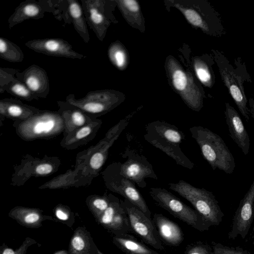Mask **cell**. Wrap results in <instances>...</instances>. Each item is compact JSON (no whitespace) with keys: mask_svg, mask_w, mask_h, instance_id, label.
Returning <instances> with one entry per match:
<instances>
[{"mask_svg":"<svg viewBox=\"0 0 254 254\" xmlns=\"http://www.w3.org/2000/svg\"><path fill=\"white\" fill-rule=\"evenodd\" d=\"M224 114L231 137L244 154L247 155L250 150V139L240 115L228 102L225 103Z\"/></svg>","mask_w":254,"mask_h":254,"instance_id":"17","label":"cell"},{"mask_svg":"<svg viewBox=\"0 0 254 254\" xmlns=\"http://www.w3.org/2000/svg\"><path fill=\"white\" fill-rule=\"evenodd\" d=\"M152 221L158 236L166 244L177 246L183 242V233L178 224L162 214H154Z\"/></svg>","mask_w":254,"mask_h":254,"instance_id":"18","label":"cell"},{"mask_svg":"<svg viewBox=\"0 0 254 254\" xmlns=\"http://www.w3.org/2000/svg\"><path fill=\"white\" fill-rule=\"evenodd\" d=\"M4 91L20 99L27 101L38 99L28 88L16 78L0 89V93Z\"/></svg>","mask_w":254,"mask_h":254,"instance_id":"25","label":"cell"},{"mask_svg":"<svg viewBox=\"0 0 254 254\" xmlns=\"http://www.w3.org/2000/svg\"><path fill=\"white\" fill-rule=\"evenodd\" d=\"M26 0L19 3L8 18V26L11 29L16 25L29 19L38 20L44 17L47 12L57 15L59 0Z\"/></svg>","mask_w":254,"mask_h":254,"instance_id":"13","label":"cell"},{"mask_svg":"<svg viewBox=\"0 0 254 254\" xmlns=\"http://www.w3.org/2000/svg\"><path fill=\"white\" fill-rule=\"evenodd\" d=\"M115 242L126 254H160L128 233L117 234Z\"/></svg>","mask_w":254,"mask_h":254,"instance_id":"22","label":"cell"},{"mask_svg":"<svg viewBox=\"0 0 254 254\" xmlns=\"http://www.w3.org/2000/svg\"><path fill=\"white\" fill-rule=\"evenodd\" d=\"M25 45L36 52L51 56L79 60L87 57L74 51L68 42L61 38L33 39L26 42Z\"/></svg>","mask_w":254,"mask_h":254,"instance_id":"15","label":"cell"},{"mask_svg":"<svg viewBox=\"0 0 254 254\" xmlns=\"http://www.w3.org/2000/svg\"><path fill=\"white\" fill-rule=\"evenodd\" d=\"M53 170V167L49 164H43L38 165L36 168V172L40 175H47Z\"/></svg>","mask_w":254,"mask_h":254,"instance_id":"32","label":"cell"},{"mask_svg":"<svg viewBox=\"0 0 254 254\" xmlns=\"http://www.w3.org/2000/svg\"><path fill=\"white\" fill-rule=\"evenodd\" d=\"M189 130L213 170L218 169L228 174L234 172L236 167L234 157L219 135L200 126L191 127Z\"/></svg>","mask_w":254,"mask_h":254,"instance_id":"3","label":"cell"},{"mask_svg":"<svg viewBox=\"0 0 254 254\" xmlns=\"http://www.w3.org/2000/svg\"><path fill=\"white\" fill-rule=\"evenodd\" d=\"M149 194L158 205L194 229L202 232L208 230L210 227L195 210L184 203L166 189L151 188Z\"/></svg>","mask_w":254,"mask_h":254,"instance_id":"7","label":"cell"},{"mask_svg":"<svg viewBox=\"0 0 254 254\" xmlns=\"http://www.w3.org/2000/svg\"><path fill=\"white\" fill-rule=\"evenodd\" d=\"M107 183L111 190L128 200L151 219V212L145 200L135 187V184L121 174L119 162L110 166Z\"/></svg>","mask_w":254,"mask_h":254,"instance_id":"11","label":"cell"},{"mask_svg":"<svg viewBox=\"0 0 254 254\" xmlns=\"http://www.w3.org/2000/svg\"><path fill=\"white\" fill-rule=\"evenodd\" d=\"M249 105L250 107V114L254 121V99L250 98L249 99Z\"/></svg>","mask_w":254,"mask_h":254,"instance_id":"37","label":"cell"},{"mask_svg":"<svg viewBox=\"0 0 254 254\" xmlns=\"http://www.w3.org/2000/svg\"><path fill=\"white\" fill-rule=\"evenodd\" d=\"M72 244L74 248L78 251L82 250L84 247V241L79 237H76L72 240Z\"/></svg>","mask_w":254,"mask_h":254,"instance_id":"35","label":"cell"},{"mask_svg":"<svg viewBox=\"0 0 254 254\" xmlns=\"http://www.w3.org/2000/svg\"><path fill=\"white\" fill-rule=\"evenodd\" d=\"M253 244L254 245V241L253 242Z\"/></svg>","mask_w":254,"mask_h":254,"instance_id":"41","label":"cell"},{"mask_svg":"<svg viewBox=\"0 0 254 254\" xmlns=\"http://www.w3.org/2000/svg\"><path fill=\"white\" fill-rule=\"evenodd\" d=\"M210 254H251L239 247H229L220 243H214Z\"/></svg>","mask_w":254,"mask_h":254,"instance_id":"28","label":"cell"},{"mask_svg":"<svg viewBox=\"0 0 254 254\" xmlns=\"http://www.w3.org/2000/svg\"><path fill=\"white\" fill-rule=\"evenodd\" d=\"M3 254H14V253L12 250L7 249L4 251Z\"/></svg>","mask_w":254,"mask_h":254,"instance_id":"39","label":"cell"},{"mask_svg":"<svg viewBox=\"0 0 254 254\" xmlns=\"http://www.w3.org/2000/svg\"><path fill=\"white\" fill-rule=\"evenodd\" d=\"M65 4L64 12L67 15L68 24H72L74 29L84 43L88 44L90 36L81 4L76 0H66Z\"/></svg>","mask_w":254,"mask_h":254,"instance_id":"19","label":"cell"},{"mask_svg":"<svg viewBox=\"0 0 254 254\" xmlns=\"http://www.w3.org/2000/svg\"><path fill=\"white\" fill-rule=\"evenodd\" d=\"M91 129L88 126H85L79 130L76 134V137L80 139L88 136L91 132Z\"/></svg>","mask_w":254,"mask_h":254,"instance_id":"34","label":"cell"},{"mask_svg":"<svg viewBox=\"0 0 254 254\" xmlns=\"http://www.w3.org/2000/svg\"><path fill=\"white\" fill-rule=\"evenodd\" d=\"M121 201L127 212L130 229L147 244L155 249L163 250L164 247L151 220L128 200Z\"/></svg>","mask_w":254,"mask_h":254,"instance_id":"12","label":"cell"},{"mask_svg":"<svg viewBox=\"0 0 254 254\" xmlns=\"http://www.w3.org/2000/svg\"><path fill=\"white\" fill-rule=\"evenodd\" d=\"M145 140L172 158L178 165L189 169L194 166L182 151L180 145L185 134L177 127L163 121H154L145 126Z\"/></svg>","mask_w":254,"mask_h":254,"instance_id":"1","label":"cell"},{"mask_svg":"<svg viewBox=\"0 0 254 254\" xmlns=\"http://www.w3.org/2000/svg\"><path fill=\"white\" fill-rule=\"evenodd\" d=\"M81 4L87 25L101 41L104 39L107 30L116 20L112 10L115 0H81Z\"/></svg>","mask_w":254,"mask_h":254,"instance_id":"9","label":"cell"},{"mask_svg":"<svg viewBox=\"0 0 254 254\" xmlns=\"http://www.w3.org/2000/svg\"><path fill=\"white\" fill-rule=\"evenodd\" d=\"M115 1L127 23L132 27L144 32V19L138 2L135 0H116Z\"/></svg>","mask_w":254,"mask_h":254,"instance_id":"20","label":"cell"},{"mask_svg":"<svg viewBox=\"0 0 254 254\" xmlns=\"http://www.w3.org/2000/svg\"><path fill=\"white\" fill-rule=\"evenodd\" d=\"M40 120L36 122L32 127L33 132L37 135L50 132L56 126L57 115L51 113L41 114Z\"/></svg>","mask_w":254,"mask_h":254,"instance_id":"27","label":"cell"},{"mask_svg":"<svg viewBox=\"0 0 254 254\" xmlns=\"http://www.w3.org/2000/svg\"><path fill=\"white\" fill-rule=\"evenodd\" d=\"M94 205L99 210L105 211L109 207V203L104 198H97L93 201Z\"/></svg>","mask_w":254,"mask_h":254,"instance_id":"33","label":"cell"},{"mask_svg":"<svg viewBox=\"0 0 254 254\" xmlns=\"http://www.w3.org/2000/svg\"><path fill=\"white\" fill-rule=\"evenodd\" d=\"M56 215L61 220H66L68 218L67 215L61 210H57Z\"/></svg>","mask_w":254,"mask_h":254,"instance_id":"38","label":"cell"},{"mask_svg":"<svg viewBox=\"0 0 254 254\" xmlns=\"http://www.w3.org/2000/svg\"><path fill=\"white\" fill-rule=\"evenodd\" d=\"M108 58L118 69H125L128 64V56L124 46L119 41L110 44L108 50Z\"/></svg>","mask_w":254,"mask_h":254,"instance_id":"24","label":"cell"},{"mask_svg":"<svg viewBox=\"0 0 254 254\" xmlns=\"http://www.w3.org/2000/svg\"><path fill=\"white\" fill-rule=\"evenodd\" d=\"M168 185L170 189L189 201L210 226H218L221 222L224 214L212 192L182 180Z\"/></svg>","mask_w":254,"mask_h":254,"instance_id":"5","label":"cell"},{"mask_svg":"<svg viewBox=\"0 0 254 254\" xmlns=\"http://www.w3.org/2000/svg\"><path fill=\"white\" fill-rule=\"evenodd\" d=\"M24 54L16 44L4 37L0 38V58L12 63L21 62Z\"/></svg>","mask_w":254,"mask_h":254,"instance_id":"23","label":"cell"},{"mask_svg":"<svg viewBox=\"0 0 254 254\" xmlns=\"http://www.w3.org/2000/svg\"><path fill=\"white\" fill-rule=\"evenodd\" d=\"M166 67L174 90L190 108L199 112L203 107L204 95L191 73L186 71L171 56L167 58Z\"/></svg>","mask_w":254,"mask_h":254,"instance_id":"6","label":"cell"},{"mask_svg":"<svg viewBox=\"0 0 254 254\" xmlns=\"http://www.w3.org/2000/svg\"><path fill=\"white\" fill-rule=\"evenodd\" d=\"M105 159V155L99 151L95 153L91 157L90 160V166L95 170H98L101 168Z\"/></svg>","mask_w":254,"mask_h":254,"instance_id":"31","label":"cell"},{"mask_svg":"<svg viewBox=\"0 0 254 254\" xmlns=\"http://www.w3.org/2000/svg\"><path fill=\"white\" fill-rule=\"evenodd\" d=\"M212 248L210 246L203 244H197L189 246L184 254H210Z\"/></svg>","mask_w":254,"mask_h":254,"instance_id":"30","label":"cell"},{"mask_svg":"<svg viewBox=\"0 0 254 254\" xmlns=\"http://www.w3.org/2000/svg\"><path fill=\"white\" fill-rule=\"evenodd\" d=\"M19 70L8 67H0V89L16 78V74Z\"/></svg>","mask_w":254,"mask_h":254,"instance_id":"29","label":"cell"},{"mask_svg":"<svg viewBox=\"0 0 254 254\" xmlns=\"http://www.w3.org/2000/svg\"><path fill=\"white\" fill-rule=\"evenodd\" d=\"M195 57L193 59V67L200 82L205 87L212 88L215 82V77L212 65L214 64L213 56L207 58Z\"/></svg>","mask_w":254,"mask_h":254,"instance_id":"21","label":"cell"},{"mask_svg":"<svg viewBox=\"0 0 254 254\" xmlns=\"http://www.w3.org/2000/svg\"><path fill=\"white\" fill-rule=\"evenodd\" d=\"M5 108V113L12 117H19L23 115L33 113L36 109L23 104L20 101L5 98L0 101Z\"/></svg>","mask_w":254,"mask_h":254,"instance_id":"26","label":"cell"},{"mask_svg":"<svg viewBox=\"0 0 254 254\" xmlns=\"http://www.w3.org/2000/svg\"><path fill=\"white\" fill-rule=\"evenodd\" d=\"M221 79L237 106L239 111L247 122L250 117V111L248 106V100L245 92V81L252 82L251 77L246 70L240 58L235 60V68L223 53L217 50H212Z\"/></svg>","mask_w":254,"mask_h":254,"instance_id":"2","label":"cell"},{"mask_svg":"<svg viewBox=\"0 0 254 254\" xmlns=\"http://www.w3.org/2000/svg\"><path fill=\"white\" fill-rule=\"evenodd\" d=\"M122 156L127 160L123 163H120L121 174L139 188L146 187V178L158 179L151 164L145 156L139 154L135 150L127 148Z\"/></svg>","mask_w":254,"mask_h":254,"instance_id":"10","label":"cell"},{"mask_svg":"<svg viewBox=\"0 0 254 254\" xmlns=\"http://www.w3.org/2000/svg\"><path fill=\"white\" fill-rule=\"evenodd\" d=\"M16 78L38 98L48 96L50 91L49 77L46 70L41 66L32 64L23 71H18Z\"/></svg>","mask_w":254,"mask_h":254,"instance_id":"16","label":"cell"},{"mask_svg":"<svg viewBox=\"0 0 254 254\" xmlns=\"http://www.w3.org/2000/svg\"><path fill=\"white\" fill-rule=\"evenodd\" d=\"M254 219V180L241 200L233 217L228 238L235 239L238 235L242 239L247 236Z\"/></svg>","mask_w":254,"mask_h":254,"instance_id":"14","label":"cell"},{"mask_svg":"<svg viewBox=\"0 0 254 254\" xmlns=\"http://www.w3.org/2000/svg\"><path fill=\"white\" fill-rule=\"evenodd\" d=\"M125 99V95L118 91L104 89L90 91L79 99H75L74 95L70 94L66 96V101L85 113L102 114L117 107Z\"/></svg>","mask_w":254,"mask_h":254,"instance_id":"8","label":"cell"},{"mask_svg":"<svg viewBox=\"0 0 254 254\" xmlns=\"http://www.w3.org/2000/svg\"><path fill=\"white\" fill-rule=\"evenodd\" d=\"M39 219V215L35 213H30L27 215L24 218V220L26 223H32L36 222Z\"/></svg>","mask_w":254,"mask_h":254,"instance_id":"36","label":"cell"},{"mask_svg":"<svg viewBox=\"0 0 254 254\" xmlns=\"http://www.w3.org/2000/svg\"><path fill=\"white\" fill-rule=\"evenodd\" d=\"M253 230L254 231V226L253 227Z\"/></svg>","mask_w":254,"mask_h":254,"instance_id":"40","label":"cell"},{"mask_svg":"<svg viewBox=\"0 0 254 254\" xmlns=\"http://www.w3.org/2000/svg\"><path fill=\"white\" fill-rule=\"evenodd\" d=\"M178 9L194 28L206 34L216 37L225 35L226 31L219 13L205 0H169Z\"/></svg>","mask_w":254,"mask_h":254,"instance_id":"4","label":"cell"}]
</instances>
